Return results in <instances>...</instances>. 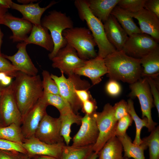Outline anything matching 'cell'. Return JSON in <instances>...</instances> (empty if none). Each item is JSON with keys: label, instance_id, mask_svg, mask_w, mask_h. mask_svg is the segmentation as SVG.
Wrapping results in <instances>:
<instances>
[{"label": "cell", "instance_id": "cell-1", "mask_svg": "<svg viewBox=\"0 0 159 159\" xmlns=\"http://www.w3.org/2000/svg\"><path fill=\"white\" fill-rule=\"evenodd\" d=\"M11 85L13 93L23 118L42 97L43 93L40 75H28L18 71Z\"/></svg>", "mask_w": 159, "mask_h": 159}, {"label": "cell", "instance_id": "cell-2", "mask_svg": "<svg viewBox=\"0 0 159 159\" xmlns=\"http://www.w3.org/2000/svg\"><path fill=\"white\" fill-rule=\"evenodd\" d=\"M104 59L110 80L131 84L141 78L142 67L140 59L127 55L122 50L115 51Z\"/></svg>", "mask_w": 159, "mask_h": 159}, {"label": "cell", "instance_id": "cell-3", "mask_svg": "<svg viewBox=\"0 0 159 159\" xmlns=\"http://www.w3.org/2000/svg\"><path fill=\"white\" fill-rule=\"evenodd\" d=\"M74 4L80 18L85 21L98 49V56L105 58L117 51L110 43L105 34L103 23L91 12L86 0H76Z\"/></svg>", "mask_w": 159, "mask_h": 159}, {"label": "cell", "instance_id": "cell-4", "mask_svg": "<svg viewBox=\"0 0 159 159\" xmlns=\"http://www.w3.org/2000/svg\"><path fill=\"white\" fill-rule=\"evenodd\" d=\"M41 25L49 31L53 41V50L48 55L51 60L59 50L67 44L62 33L65 29L73 27V22L65 13L53 10L50 11L48 14L45 16L41 20Z\"/></svg>", "mask_w": 159, "mask_h": 159}, {"label": "cell", "instance_id": "cell-5", "mask_svg": "<svg viewBox=\"0 0 159 159\" xmlns=\"http://www.w3.org/2000/svg\"><path fill=\"white\" fill-rule=\"evenodd\" d=\"M62 35L67 43L76 50L79 57L87 60L97 57L95 47L97 46L93 36L85 27H73L64 30Z\"/></svg>", "mask_w": 159, "mask_h": 159}, {"label": "cell", "instance_id": "cell-6", "mask_svg": "<svg viewBox=\"0 0 159 159\" xmlns=\"http://www.w3.org/2000/svg\"><path fill=\"white\" fill-rule=\"evenodd\" d=\"M61 74L59 77L52 74L51 76L58 87L60 95L67 102L74 113L79 114L78 111L81 109L82 103L77 97L75 90L89 89L90 84L74 74L68 76V78L65 77L63 73Z\"/></svg>", "mask_w": 159, "mask_h": 159}, {"label": "cell", "instance_id": "cell-7", "mask_svg": "<svg viewBox=\"0 0 159 159\" xmlns=\"http://www.w3.org/2000/svg\"><path fill=\"white\" fill-rule=\"evenodd\" d=\"M95 114L99 135L93 145V150L97 154L107 142L113 137L117 121L114 116L113 106L109 103L104 105L101 112H96Z\"/></svg>", "mask_w": 159, "mask_h": 159}, {"label": "cell", "instance_id": "cell-8", "mask_svg": "<svg viewBox=\"0 0 159 159\" xmlns=\"http://www.w3.org/2000/svg\"><path fill=\"white\" fill-rule=\"evenodd\" d=\"M131 92L129 96L131 98L137 97L139 100L142 113V118L146 117L148 121V131L151 132L155 127L157 123L152 117L151 109L153 107V100L148 82L144 77L130 84Z\"/></svg>", "mask_w": 159, "mask_h": 159}, {"label": "cell", "instance_id": "cell-9", "mask_svg": "<svg viewBox=\"0 0 159 159\" xmlns=\"http://www.w3.org/2000/svg\"><path fill=\"white\" fill-rule=\"evenodd\" d=\"M11 84L3 89L0 96V119L2 127L13 123L21 126L22 123V117L14 96Z\"/></svg>", "mask_w": 159, "mask_h": 159}, {"label": "cell", "instance_id": "cell-10", "mask_svg": "<svg viewBox=\"0 0 159 159\" xmlns=\"http://www.w3.org/2000/svg\"><path fill=\"white\" fill-rule=\"evenodd\" d=\"M51 60L53 68L59 69L68 76L74 74V70L83 66L87 61L80 59L75 49L68 43Z\"/></svg>", "mask_w": 159, "mask_h": 159}, {"label": "cell", "instance_id": "cell-11", "mask_svg": "<svg viewBox=\"0 0 159 159\" xmlns=\"http://www.w3.org/2000/svg\"><path fill=\"white\" fill-rule=\"evenodd\" d=\"M158 43L148 34H138L128 37L122 50L130 57L140 59L158 46Z\"/></svg>", "mask_w": 159, "mask_h": 159}, {"label": "cell", "instance_id": "cell-12", "mask_svg": "<svg viewBox=\"0 0 159 159\" xmlns=\"http://www.w3.org/2000/svg\"><path fill=\"white\" fill-rule=\"evenodd\" d=\"M59 117L54 118L47 113L41 120L34 136L40 140L49 144L64 142L60 134Z\"/></svg>", "mask_w": 159, "mask_h": 159}, {"label": "cell", "instance_id": "cell-13", "mask_svg": "<svg viewBox=\"0 0 159 159\" xmlns=\"http://www.w3.org/2000/svg\"><path fill=\"white\" fill-rule=\"evenodd\" d=\"M64 142L49 144L42 142L34 136L24 139L21 145L27 153V155L32 158L36 156L47 155L60 159Z\"/></svg>", "mask_w": 159, "mask_h": 159}, {"label": "cell", "instance_id": "cell-14", "mask_svg": "<svg viewBox=\"0 0 159 159\" xmlns=\"http://www.w3.org/2000/svg\"><path fill=\"white\" fill-rule=\"evenodd\" d=\"M95 113L90 115L85 114L82 117L80 128L72 138V146H84L94 145L96 143L98 136L99 131Z\"/></svg>", "mask_w": 159, "mask_h": 159}, {"label": "cell", "instance_id": "cell-15", "mask_svg": "<svg viewBox=\"0 0 159 159\" xmlns=\"http://www.w3.org/2000/svg\"><path fill=\"white\" fill-rule=\"evenodd\" d=\"M48 106L42 96L23 118L21 127L25 139L34 136L40 122L47 113Z\"/></svg>", "mask_w": 159, "mask_h": 159}, {"label": "cell", "instance_id": "cell-16", "mask_svg": "<svg viewBox=\"0 0 159 159\" xmlns=\"http://www.w3.org/2000/svg\"><path fill=\"white\" fill-rule=\"evenodd\" d=\"M27 44L24 42L16 45L18 51L14 55L8 56L3 54V56L11 62L18 71L28 75L35 76L38 74L37 69L33 63L26 49Z\"/></svg>", "mask_w": 159, "mask_h": 159}, {"label": "cell", "instance_id": "cell-17", "mask_svg": "<svg viewBox=\"0 0 159 159\" xmlns=\"http://www.w3.org/2000/svg\"><path fill=\"white\" fill-rule=\"evenodd\" d=\"M107 73L104 59L98 55L95 58L87 60L83 66L74 71V73L76 75L89 78L93 85L100 83L101 77Z\"/></svg>", "mask_w": 159, "mask_h": 159}, {"label": "cell", "instance_id": "cell-18", "mask_svg": "<svg viewBox=\"0 0 159 159\" xmlns=\"http://www.w3.org/2000/svg\"><path fill=\"white\" fill-rule=\"evenodd\" d=\"M4 25L12 31L13 34L10 39L13 42H22L28 37L27 35L31 33L33 24L29 21L23 19L14 17L7 13L0 22V24Z\"/></svg>", "mask_w": 159, "mask_h": 159}, {"label": "cell", "instance_id": "cell-19", "mask_svg": "<svg viewBox=\"0 0 159 159\" xmlns=\"http://www.w3.org/2000/svg\"><path fill=\"white\" fill-rule=\"evenodd\" d=\"M106 37L117 51L122 50L128 36L116 18L110 14L103 24Z\"/></svg>", "mask_w": 159, "mask_h": 159}, {"label": "cell", "instance_id": "cell-20", "mask_svg": "<svg viewBox=\"0 0 159 159\" xmlns=\"http://www.w3.org/2000/svg\"><path fill=\"white\" fill-rule=\"evenodd\" d=\"M130 13L138 20L142 33L150 36L159 42V18L145 8Z\"/></svg>", "mask_w": 159, "mask_h": 159}, {"label": "cell", "instance_id": "cell-21", "mask_svg": "<svg viewBox=\"0 0 159 159\" xmlns=\"http://www.w3.org/2000/svg\"><path fill=\"white\" fill-rule=\"evenodd\" d=\"M58 2L52 1L46 7H41L39 3H31L26 5L19 4L13 2L11 8L17 10L22 15V18L36 26L41 25V18L44 12Z\"/></svg>", "mask_w": 159, "mask_h": 159}, {"label": "cell", "instance_id": "cell-22", "mask_svg": "<svg viewBox=\"0 0 159 159\" xmlns=\"http://www.w3.org/2000/svg\"><path fill=\"white\" fill-rule=\"evenodd\" d=\"M27 45L33 44L39 45L51 52L53 50L54 44L48 29L41 25L33 24L30 34L24 41Z\"/></svg>", "mask_w": 159, "mask_h": 159}, {"label": "cell", "instance_id": "cell-23", "mask_svg": "<svg viewBox=\"0 0 159 159\" xmlns=\"http://www.w3.org/2000/svg\"><path fill=\"white\" fill-rule=\"evenodd\" d=\"M92 14L102 23L108 19L114 8L120 0H86Z\"/></svg>", "mask_w": 159, "mask_h": 159}, {"label": "cell", "instance_id": "cell-24", "mask_svg": "<svg viewBox=\"0 0 159 159\" xmlns=\"http://www.w3.org/2000/svg\"><path fill=\"white\" fill-rule=\"evenodd\" d=\"M110 14L116 18L128 37L142 33L134 21L130 13L116 6Z\"/></svg>", "mask_w": 159, "mask_h": 159}, {"label": "cell", "instance_id": "cell-25", "mask_svg": "<svg viewBox=\"0 0 159 159\" xmlns=\"http://www.w3.org/2000/svg\"><path fill=\"white\" fill-rule=\"evenodd\" d=\"M82 117L74 113L72 110L60 113V134L66 145H69L72 139L70 136L71 126L73 124L81 125Z\"/></svg>", "mask_w": 159, "mask_h": 159}, {"label": "cell", "instance_id": "cell-26", "mask_svg": "<svg viewBox=\"0 0 159 159\" xmlns=\"http://www.w3.org/2000/svg\"><path fill=\"white\" fill-rule=\"evenodd\" d=\"M142 76L155 77L159 72V46L140 59Z\"/></svg>", "mask_w": 159, "mask_h": 159}, {"label": "cell", "instance_id": "cell-27", "mask_svg": "<svg viewBox=\"0 0 159 159\" xmlns=\"http://www.w3.org/2000/svg\"><path fill=\"white\" fill-rule=\"evenodd\" d=\"M122 143L116 136L112 137L97 153V159H123Z\"/></svg>", "mask_w": 159, "mask_h": 159}, {"label": "cell", "instance_id": "cell-28", "mask_svg": "<svg viewBox=\"0 0 159 159\" xmlns=\"http://www.w3.org/2000/svg\"><path fill=\"white\" fill-rule=\"evenodd\" d=\"M117 138L123 147L124 157L134 159H145L144 151L148 146L144 141L142 139L143 142L138 145L132 142L130 138L126 133L123 136Z\"/></svg>", "mask_w": 159, "mask_h": 159}, {"label": "cell", "instance_id": "cell-29", "mask_svg": "<svg viewBox=\"0 0 159 159\" xmlns=\"http://www.w3.org/2000/svg\"><path fill=\"white\" fill-rule=\"evenodd\" d=\"M93 145L76 147L65 145L60 159H87L93 152Z\"/></svg>", "mask_w": 159, "mask_h": 159}, {"label": "cell", "instance_id": "cell-30", "mask_svg": "<svg viewBox=\"0 0 159 159\" xmlns=\"http://www.w3.org/2000/svg\"><path fill=\"white\" fill-rule=\"evenodd\" d=\"M128 111L129 114L134 120L136 126V135L133 143L137 145H140L142 142L143 140L140 138L141 132L144 127L148 128V121L146 117L142 119L139 117L136 114L134 106V103L131 99L127 100Z\"/></svg>", "mask_w": 159, "mask_h": 159}, {"label": "cell", "instance_id": "cell-31", "mask_svg": "<svg viewBox=\"0 0 159 159\" xmlns=\"http://www.w3.org/2000/svg\"><path fill=\"white\" fill-rule=\"evenodd\" d=\"M0 139L21 145L25 138L21 126L13 123L7 126L0 127Z\"/></svg>", "mask_w": 159, "mask_h": 159}, {"label": "cell", "instance_id": "cell-32", "mask_svg": "<svg viewBox=\"0 0 159 159\" xmlns=\"http://www.w3.org/2000/svg\"><path fill=\"white\" fill-rule=\"evenodd\" d=\"M148 147L149 159H159V127L158 126L151 132L148 137L142 139Z\"/></svg>", "mask_w": 159, "mask_h": 159}, {"label": "cell", "instance_id": "cell-33", "mask_svg": "<svg viewBox=\"0 0 159 159\" xmlns=\"http://www.w3.org/2000/svg\"><path fill=\"white\" fill-rule=\"evenodd\" d=\"M42 96L48 105L54 106L58 109L60 113L72 110L68 103L60 95L43 92Z\"/></svg>", "mask_w": 159, "mask_h": 159}, {"label": "cell", "instance_id": "cell-34", "mask_svg": "<svg viewBox=\"0 0 159 159\" xmlns=\"http://www.w3.org/2000/svg\"><path fill=\"white\" fill-rule=\"evenodd\" d=\"M43 92L49 94L60 95L58 87L52 78L49 72L43 70L42 72Z\"/></svg>", "mask_w": 159, "mask_h": 159}, {"label": "cell", "instance_id": "cell-35", "mask_svg": "<svg viewBox=\"0 0 159 159\" xmlns=\"http://www.w3.org/2000/svg\"><path fill=\"white\" fill-rule=\"evenodd\" d=\"M146 0H120L117 6L130 13L137 12L144 8Z\"/></svg>", "mask_w": 159, "mask_h": 159}, {"label": "cell", "instance_id": "cell-36", "mask_svg": "<svg viewBox=\"0 0 159 159\" xmlns=\"http://www.w3.org/2000/svg\"><path fill=\"white\" fill-rule=\"evenodd\" d=\"M133 120L130 116L128 115L124 116L117 121L115 130L113 137H122L126 134L128 127L132 123Z\"/></svg>", "mask_w": 159, "mask_h": 159}, {"label": "cell", "instance_id": "cell-37", "mask_svg": "<svg viewBox=\"0 0 159 159\" xmlns=\"http://www.w3.org/2000/svg\"><path fill=\"white\" fill-rule=\"evenodd\" d=\"M0 150L17 152L27 155V153L21 145L19 143L0 139Z\"/></svg>", "mask_w": 159, "mask_h": 159}, {"label": "cell", "instance_id": "cell-38", "mask_svg": "<svg viewBox=\"0 0 159 159\" xmlns=\"http://www.w3.org/2000/svg\"><path fill=\"white\" fill-rule=\"evenodd\" d=\"M114 114L116 120L119 119L128 115V106L127 102L123 100L116 103L113 106Z\"/></svg>", "mask_w": 159, "mask_h": 159}, {"label": "cell", "instance_id": "cell-39", "mask_svg": "<svg viewBox=\"0 0 159 159\" xmlns=\"http://www.w3.org/2000/svg\"><path fill=\"white\" fill-rule=\"evenodd\" d=\"M18 71L9 60L5 58L3 54L0 55V72H4L14 78Z\"/></svg>", "mask_w": 159, "mask_h": 159}, {"label": "cell", "instance_id": "cell-40", "mask_svg": "<svg viewBox=\"0 0 159 159\" xmlns=\"http://www.w3.org/2000/svg\"><path fill=\"white\" fill-rule=\"evenodd\" d=\"M105 90L107 93L112 97L119 95L122 91L121 87L117 81L110 80L105 86Z\"/></svg>", "mask_w": 159, "mask_h": 159}, {"label": "cell", "instance_id": "cell-41", "mask_svg": "<svg viewBox=\"0 0 159 159\" xmlns=\"http://www.w3.org/2000/svg\"><path fill=\"white\" fill-rule=\"evenodd\" d=\"M149 84L151 93L153 97V103L159 115V93L155 82L153 78L149 76L144 77Z\"/></svg>", "mask_w": 159, "mask_h": 159}, {"label": "cell", "instance_id": "cell-42", "mask_svg": "<svg viewBox=\"0 0 159 159\" xmlns=\"http://www.w3.org/2000/svg\"><path fill=\"white\" fill-rule=\"evenodd\" d=\"M97 108L95 100L92 98L82 103V111L85 114L90 115L96 112Z\"/></svg>", "mask_w": 159, "mask_h": 159}, {"label": "cell", "instance_id": "cell-43", "mask_svg": "<svg viewBox=\"0 0 159 159\" xmlns=\"http://www.w3.org/2000/svg\"><path fill=\"white\" fill-rule=\"evenodd\" d=\"M27 156L17 152L0 150V159H25Z\"/></svg>", "mask_w": 159, "mask_h": 159}, {"label": "cell", "instance_id": "cell-44", "mask_svg": "<svg viewBox=\"0 0 159 159\" xmlns=\"http://www.w3.org/2000/svg\"><path fill=\"white\" fill-rule=\"evenodd\" d=\"M144 8L159 18V0H146Z\"/></svg>", "mask_w": 159, "mask_h": 159}, {"label": "cell", "instance_id": "cell-45", "mask_svg": "<svg viewBox=\"0 0 159 159\" xmlns=\"http://www.w3.org/2000/svg\"><path fill=\"white\" fill-rule=\"evenodd\" d=\"M75 93L79 100L82 103L92 98L89 89H76Z\"/></svg>", "mask_w": 159, "mask_h": 159}, {"label": "cell", "instance_id": "cell-46", "mask_svg": "<svg viewBox=\"0 0 159 159\" xmlns=\"http://www.w3.org/2000/svg\"><path fill=\"white\" fill-rule=\"evenodd\" d=\"M14 77L7 75L3 79L0 81V86L2 88L6 87L10 85L13 82Z\"/></svg>", "mask_w": 159, "mask_h": 159}, {"label": "cell", "instance_id": "cell-47", "mask_svg": "<svg viewBox=\"0 0 159 159\" xmlns=\"http://www.w3.org/2000/svg\"><path fill=\"white\" fill-rule=\"evenodd\" d=\"M13 1L11 0H0V5L6 8H11Z\"/></svg>", "mask_w": 159, "mask_h": 159}, {"label": "cell", "instance_id": "cell-48", "mask_svg": "<svg viewBox=\"0 0 159 159\" xmlns=\"http://www.w3.org/2000/svg\"><path fill=\"white\" fill-rule=\"evenodd\" d=\"M8 9L0 5V22L7 13Z\"/></svg>", "mask_w": 159, "mask_h": 159}, {"label": "cell", "instance_id": "cell-49", "mask_svg": "<svg viewBox=\"0 0 159 159\" xmlns=\"http://www.w3.org/2000/svg\"><path fill=\"white\" fill-rule=\"evenodd\" d=\"M31 158L33 159H59L47 155L36 156Z\"/></svg>", "mask_w": 159, "mask_h": 159}, {"label": "cell", "instance_id": "cell-50", "mask_svg": "<svg viewBox=\"0 0 159 159\" xmlns=\"http://www.w3.org/2000/svg\"><path fill=\"white\" fill-rule=\"evenodd\" d=\"M37 0H18L17 1L19 3L22 4L23 5L29 4L34 1H37Z\"/></svg>", "mask_w": 159, "mask_h": 159}, {"label": "cell", "instance_id": "cell-51", "mask_svg": "<svg viewBox=\"0 0 159 159\" xmlns=\"http://www.w3.org/2000/svg\"><path fill=\"white\" fill-rule=\"evenodd\" d=\"M97 154L93 152L87 159H97Z\"/></svg>", "mask_w": 159, "mask_h": 159}, {"label": "cell", "instance_id": "cell-52", "mask_svg": "<svg viewBox=\"0 0 159 159\" xmlns=\"http://www.w3.org/2000/svg\"><path fill=\"white\" fill-rule=\"evenodd\" d=\"M4 35V34L2 32L0 27V55H2V53L1 52V47L2 43V39Z\"/></svg>", "mask_w": 159, "mask_h": 159}, {"label": "cell", "instance_id": "cell-53", "mask_svg": "<svg viewBox=\"0 0 159 159\" xmlns=\"http://www.w3.org/2000/svg\"><path fill=\"white\" fill-rule=\"evenodd\" d=\"M7 75H8L5 73L0 72V81L3 79Z\"/></svg>", "mask_w": 159, "mask_h": 159}, {"label": "cell", "instance_id": "cell-54", "mask_svg": "<svg viewBox=\"0 0 159 159\" xmlns=\"http://www.w3.org/2000/svg\"><path fill=\"white\" fill-rule=\"evenodd\" d=\"M3 89V88H2L0 86V96L1 95V94H2Z\"/></svg>", "mask_w": 159, "mask_h": 159}, {"label": "cell", "instance_id": "cell-55", "mask_svg": "<svg viewBox=\"0 0 159 159\" xmlns=\"http://www.w3.org/2000/svg\"><path fill=\"white\" fill-rule=\"evenodd\" d=\"M25 159H33L32 158L29 157L28 156H27Z\"/></svg>", "mask_w": 159, "mask_h": 159}, {"label": "cell", "instance_id": "cell-56", "mask_svg": "<svg viewBox=\"0 0 159 159\" xmlns=\"http://www.w3.org/2000/svg\"><path fill=\"white\" fill-rule=\"evenodd\" d=\"M0 127H2V123H1L0 119Z\"/></svg>", "mask_w": 159, "mask_h": 159}, {"label": "cell", "instance_id": "cell-57", "mask_svg": "<svg viewBox=\"0 0 159 159\" xmlns=\"http://www.w3.org/2000/svg\"><path fill=\"white\" fill-rule=\"evenodd\" d=\"M123 159H130L124 157Z\"/></svg>", "mask_w": 159, "mask_h": 159}]
</instances>
